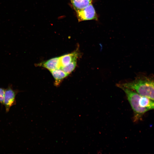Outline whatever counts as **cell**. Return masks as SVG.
<instances>
[{"instance_id":"obj_3","label":"cell","mask_w":154,"mask_h":154,"mask_svg":"<svg viewBox=\"0 0 154 154\" xmlns=\"http://www.w3.org/2000/svg\"><path fill=\"white\" fill-rule=\"evenodd\" d=\"M21 91L18 89H14L12 84H9L5 89L3 105L6 113L8 112L11 107L16 104V96Z\"/></svg>"},{"instance_id":"obj_1","label":"cell","mask_w":154,"mask_h":154,"mask_svg":"<svg viewBox=\"0 0 154 154\" xmlns=\"http://www.w3.org/2000/svg\"><path fill=\"white\" fill-rule=\"evenodd\" d=\"M118 84L135 91L141 96L154 100V80L152 79L145 78Z\"/></svg>"},{"instance_id":"obj_9","label":"cell","mask_w":154,"mask_h":154,"mask_svg":"<svg viewBox=\"0 0 154 154\" xmlns=\"http://www.w3.org/2000/svg\"><path fill=\"white\" fill-rule=\"evenodd\" d=\"M140 106L148 111L154 110V100L141 96L139 100Z\"/></svg>"},{"instance_id":"obj_5","label":"cell","mask_w":154,"mask_h":154,"mask_svg":"<svg viewBox=\"0 0 154 154\" xmlns=\"http://www.w3.org/2000/svg\"><path fill=\"white\" fill-rule=\"evenodd\" d=\"M37 66L44 68L49 71L60 68V57H56L47 60L42 62L36 65Z\"/></svg>"},{"instance_id":"obj_4","label":"cell","mask_w":154,"mask_h":154,"mask_svg":"<svg viewBox=\"0 0 154 154\" xmlns=\"http://www.w3.org/2000/svg\"><path fill=\"white\" fill-rule=\"evenodd\" d=\"M79 22L94 20H97L98 16L92 4L85 8L76 11Z\"/></svg>"},{"instance_id":"obj_10","label":"cell","mask_w":154,"mask_h":154,"mask_svg":"<svg viewBox=\"0 0 154 154\" xmlns=\"http://www.w3.org/2000/svg\"><path fill=\"white\" fill-rule=\"evenodd\" d=\"M77 61V60L74 61L66 66L60 67V68L69 74L72 72L76 68Z\"/></svg>"},{"instance_id":"obj_6","label":"cell","mask_w":154,"mask_h":154,"mask_svg":"<svg viewBox=\"0 0 154 154\" xmlns=\"http://www.w3.org/2000/svg\"><path fill=\"white\" fill-rule=\"evenodd\" d=\"M80 56V52L77 48L76 50L70 53L60 56V67L66 66L73 61L77 60Z\"/></svg>"},{"instance_id":"obj_11","label":"cell","mask_w":154,"mask_h":154,"mask_svg":"<svg viewBox=\"0 0 154 154\" xmlns=\"http://www.w3.org/2000/svg\"><path fill=\"white\" fill-rule=\"evenodd\" d=\"M5 90L3 88L0 87V103L2 106L3 105Z\"/></svg>"},{"instance_id":"obj_7","label":"cell","mask_w":154,"mask_h":154,"mask_svg":"<svg viewBox=\"0 0 154 154\" xmlns=\"http://www.w3.org/2000/svg\"><path fill=\"white\" fill-rule=\"evenodd\" d=\"M50 71L54 79V85L56 87L59 86L63 80L69 75L60 68Z\"/></svg>"},{"instance_id":"obj_2","label":"cell","mask_w":154,"mask_h":154,"mask_svg":"<svg viewBox=\"0 0 154 154\" xmlns=\"http://www.w3.org/2000/svg\"><path fill=\"white\" fill-rule=\"evenodd\" d=\"M117 86L124 92L127 96L134 114V119L138 120L146 112L148 111L141 107L139 104V100L141 96L140 95L132 90L121 86L118 84Z\"/></svg>"},{"instance_id":"obj_8","label":"cell","mask_w":154,"mask_h":154,"mask_svg":"<svg viewBox=\"0 0 154 154\" xmlns=\"http://www.w3.org/2000/svg\"><path fill=\"white\" fill-rule=\"evenodd\" d=\"M92 0H71L75 10L76 11L83 9L92 4Z\"/></svg>"}]
</instances>
